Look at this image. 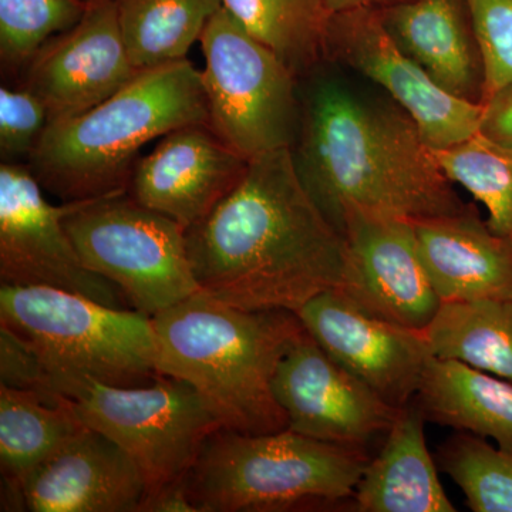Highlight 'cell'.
Masks as SVG:
<instances>
[{
  "label": "cell",
  "instance_id": "1",
  "mask_svg": "<svg viewBox=\"0 0 512 512\" xmlns=\"http://www.w3.org/2000/svg\"><path fill=\"white\" fill-rule=\"evenodd\" d=\"M185 241L200 291L247 311L296 313L336 291L345 272V237L303 187L291 148L249 160L244 180Z\"/></svg>",
  "mask_w": 512,
  "mask_h": 512
},
{
  "label": "cell",
  "instance_id": "2",
  "mask_svg": "<svg viewBox=\"0 0 512 512\" xmlns=\"http://www.w3.org/2000/svg\"><path fill=\"white\" fill-rule=\"evenodd\" d=\"M301 94L291 147L299 180L336 228L346 205L407 220L451 217L458 197L433 148L402 107L367 103L338 82L315 79ZM339 229V228H338Z\"/></svg>",
  "mask_w": 512,
  "mask_h": 512
},
{
  "label": "cell",
  "instance_id": "3",
  "mask_svg": "<svg viewBox=\"0 0 512 512\" xmlns=\"http://www.w3.org/2000/svg\"><path fill=\"white\" fill-rule=\"evenodd\" d=\"M160 375L194 386L222 429L245 434L288 429L272 382L303 329L296 313L247 311L195 293L151 318Z\"/></svg>",
  "mask_w": 512,
  "mask_h": 512
},
{
  "label": "cell",
  "instance_id": "4",
  "mask_svg": "<svg viewBox=\"0 0 512 512\" xmlns=\"http://www.w3.org/2000/svg\"><path fill=\"white\" fill-rule=\"evenodd\" d=\"M190 124H210L201 72L190 60L138 73L103 103L47 126L29 158L43 190L63 202L127 192L140 150Z\"/></svg>",
  "mask_w": 512,
  "mask_h": 512
},
{
  "label": "cell",
  "instance_id": "5",
  "mask_svg": "<svg viewBox=\"0 0 512 512\" xmlns=\"http://www.w3.org/2000/svg\"><path fill=\"white\" fill-rule=\"evenodd\" d=\"M370 457L285 429L214 431L185 476L198 512H268L353 497Z\"/></svg>",
  "mask_w": 512,
  "mask_h": 512
},
{
  "label": "cell",
  "instance_id": "6",
  "mask_svg": "<svg viewBox=\"0 0 512 512\" xmlns=\"http://www.w3.org/2000/svg\"><path fill=\"white\" fill-rule=\"evenodd\" d=\"M45 394L62 397L84 426L123 447L143 471L148 495L183 480L205 440L222 429L201 393L177 377L113 386L47 366Z\"/></svg>",
  "mask_w": 512,
  "mask_h": 512
},
{
  "label": "cell",
  "instance_id": "7",
  "mask_svg": "<svg viewBox=\"0 0 512 512\" xmlns=\"http://www.w3.org/2000/svg\"><path fill=\"white\" fill-rule=\"evenodd\" d=\"M0 325L35 346L49 367L113 386L160 376L150 316L49 286H0Z\"/></svg>",
  "mask_w": 512,
  "mask_h": 512
},
{
  "label": "cell",
  "instance_id": "8",
  "mask_svg": "<svg viewBox=\"0 0 512 512\" xmlns=\"http://www.w3.org/2000/svg\"><path fill=\"white\" fill-rule=\"evenodd\" d=\"M200 43L212 130L247 160L291 148L301 121V80L225 8L212 16Z\"/></svg>",
  "mask_w": 512,
  "mask_h": 512
},
{
  "label": "cell",
  "instance_id": "9",
  "mask_svg": "<svg viewBox=\"0 0 512 512\" xmlns=\"http://www.w3.org/2000/svg\"><path fill=\"white\" fill-rule=\"evenodd\" d=\"M64 228L84 265L119 286L134 311L153 318L201 292L185 229L127 192L74 202Z\"/></svg>",
  "mask_w": 512,
  "mask_h": 512
},
{
  "label": "cell",
  "instance_id": "10",
  "mask_svg": "<svg viewBox=\"0 0 512 512\" xmlns=\"http://www.w3.org/2000/svg\"><path fill=\"white\" fill-rule=\"evenodd\" d=\"M25 163L0 164L2 284L49 286L133 309L119 286L90 271L64 228L74 202L53 205Z\"/></svg>",
  "mask_w": 512,
  "mask_h": 512
},
{
  "label": "cell",
  "instance_id": "11",
  "mask_svg": "<svg viewBox=\"0 0 512 512\" xmlns=\"http://www.w3.org/2000/svg\"><path fill=\"white\" fill-rule=\"evenodd\" d=\"M338 228L346 265L336 292L375 318L423 332L443 302L424 268L414 222L346 205Z\"/></svg>",
  "mask_w": 512,
  "mask_h": 512
},
{
  "label": "cell",
  "instance_id": "12",
  "mask_svg": "<svg viewBox=\"0 0 512 512\" xmlns=\"http://www.w3.org/2000/svg\"><path fill=\"white\" fill-rule=\"evenodd\" d=\"M325 62L343 64L382 86L419 126L434 150L456 146L480 130V104L441 89L397 45L379 9L332 13L325 33Z\"/></svg>",
  "mask_w": 512,
  "mask_h": 512
},
{
  "label": "cell",
  "instance_id": "13",
  "mask_svg": "<svg viewBox=\"0 0 512 512\" xmlns=\"http://www.w3.org/2000/svg\"><path fill=\"white\" fill-rule=\"evenodd\" d=\"M272 389L289 430L340 446L367 448L402 412L332 359L305 328L279 362Z\"/></svg>",
  "mask_w": 512,
  "mask_h": 512
},
{
  "label": "cell",
  "instance_id": "14",
  "mask_svg": "<svg viewBox=\"0 0 512 512\" xmlns=\"http://www.w3.org/2000/svg\"><path fill=\"white\" fill-rule=\"evenodd\" d=\"M131 63L114 0L89 2L74 28L50 39L19 82L45 104L50 123L73 119L133 82Z\"/></svg>",
  "mask_w": 512,
  "mask_h": 512
},
{
  "label": "cell",
  "instance_id": "15",
  "mask_svg": "<svg viewBox=\"0 0 512 512\" xmlns=\"http://www.w3.org/2000/svg\"><path fill=\"white\" fill-rule=\"evenodd\" d=\"M296 316L320 348L387 403L403 409L416 397L433 356L423 332L362 312L336 291L315 296Z\"/></svg>",
  "mask_w": 512,
  "mask_h": 512
},
{
  "label": "cell",
  "instance_id": "16",
  "mask_svg": "<svg viewBox=\"0 0 512 512\" xmlns=\"http://www.w3.org/2000/svg\"><path fill=\"white\" fill-rule=\"evenodd\" d=\"M249 160L210 124H190L161 137L138 158L127 194L184 229L204 220L244 180Z\"/></svg>",
  "mask_w": 512,
  "mask_h": 512
},
{
  "label": "cell",
  "instance_id": "17",
  "mask_svg": "<svg viewBox=\"0 0 512 512\" xmlns=\"http://www.w3.org/2000/svg\"><path fill=\"white\" fill-rule=\"evenodd\" d=\"M148 495L143 471L106 434L84 426L23 485V511L138 512Z\"/></svg>",
  "mask_w": 512,
  "mask_h": 512
},
{
  "label": "cell",
  "instance_id": "18",
  "mask_svg": "<svg viewBox=\"0 0 512 512\" xmlns=\"http://www.w3.org/2000/svg\"><path fill=\"white\" fill-rule=\"evenodd\" d=\"M413 222L441 302L512 299V238L491 231L476 208Z\"/></svg>",
  "mask_w": 512,
  "mask_h": 512
},
{
  "label": "cell",
  "instance_id": "19",
  "mask_svg": "<svg viewBox=\"0 0 512 512\" xmlns=\"http://www.w3.org/2000/svg\"><path fill=\"white\" fill-rule=\"evenodd\" d=\"M379 10L397 45L441 89L481 106L484 66L466 0H407Z\"/></svg>",
  "mask_w": 512,
  "mask_h": 512
},
{
  "label": "cell",
  "instance_id": "20",
  "mask_svg": "<svg viewBox=\"0 0 512 512\" xmlns=\"http://www.w3.org/2000/svg\"><path fill=\"white\" fill-rule=\"evenodd\" d=\"M417 404H407L384 436L382 450L370 458L357 484L355 503L362 512H454L427 448Z\"/></svg>",
  "mask_w": 512,
  "mask_h": 512
},
{
  "label": "cell",
  "instance_id": "21",
  "mask_svg": "<svg viewBox=\"0 0 512 512\" xmlns=\"http://www.w3.org/2000/svg\"><path fill=\"white\" fill-rule=\"evenodd\" d=\"M83 427L56 394L0 386L2 510L23 511V485Z\"/></svg>",
  "mask_w": 512,
  "mask_h": 512
},
{
  "label": "cell",
  "instance_id": "22",
  "mask_svg": "<svg viewBox=\"0 0 512 512\" xmlns=\"http://www.w3.org/2000/svg\"><path fill=\"white\" fill-rule=\"evenodd\" d=\"M414 399L426 420L494 439L512 454V382L431 356Z\"/></svg>",
  "mask_w": 512,
  "mask_h": 512
},
{
  "label": "cell",
  "instance_id": "23",
  "mask_svg": "<svg viewBox=\"0 0 512 512\" xmlns=\"http://www.w3.org/2000/svg\"><path fill=\"white\" fill-rule=\"evenodd\" d=\"M423 335L434 357L512 382V299L443 302Z\"/></svg>",
  "mask_w": 512,
  "mask_h": 512
},
{
  "label": "cell",
  "instance_id": "24",
  "mask_svg": "<svg viewBox=\"0 0 512 512\" xmlns=\"http://www.w3.org/2000/svg\"><path fill=\"white\" fill-rule=\"evenodd\" d=\"M128 57L137 70L187 59L222 0H114Z\"/></svg>",
  "mask_w": 512,
  "mask_h": 512
},
{
  "label": "cell",
  "instance_id": "25",
  "mask_svg": "<svg viewBox=\"0 0 512 512\" xmlns=\"http://www.w3.org/2000/svg\"><path fill=\"white\" fill-rule=\"evenodd\" d=\"M224 8L281 57L299 80L325 62V0H222Z\"/></svg>",
  "mask_w": 512,
  "mask_h": 512
},
{
  "label": "cell",
  "instance_id": "26",
  "mask_svg": "<svg viewBox=\"0 0 512 512\" xmlns=\"http://www.w3.org/2000/svg\"><path fill=\"white\" fill-rule=\"evenodd\" d=\"M434 154L454 184L483 202L491 231L512 238V148L477 133Z\"/></svg>",
  "mask_w": 512,
  "mask_h": 512
},
{
  "label": "cell",
  "instance_id": "27",
  "mask_svg": "<svg viewBox=\"0 0 512 512\" xmlns=\"http://www.w3.org/2000/svg\"><path fill=\"white\" fill-rule=\"evenodd\" d=\"M87 6L84 0H0L3 79L18 83L37 52L53 37L74 28Z\"/></svg>",
  "mask_w": 512,
  "mask_h": 512
},
{
  "label": "cell",
  "instance_id": "28",
  "mask_svg": "<svg viewBox=\"0 0 512 512\" xmlns=\"http://www.w3.org/2000/svg\"><path fill=\"white\" fill-rule=\"evenodd\" d=\"M439 464L476 512H512V454L476 434L458 433L439 448Z\"/></svg>",
  "mask_w": 512,
  "mask_h": 512
},
{
  "label": "cell",
  "instance_id": "29",
  "mask_svg": "<svg viewBox=\"0 0 512 512\" xmlns=\"http://www.w3.org/2000/svg\"><path fill=\"white\" fill-rule=\"evenodd\" d=\"M484 66L481 106L512 86V0H466Z\"/></svg>",
  "mask_w": 512,
  "mask_h": 512
},
{
  "label": "cell",
  "instance_id": "30",
  "mask_svg": "<svg viewBox=\"0 0 512 512\" xmlns=\"http://www.w3.org/2000/svg\"><path fill=\"white\" fill-rule=\"evenodd\" d=\"M49 113L35 94L20 86L3 83L0 87V160L28 164L39 146Z\"/></svg>",
  "mask_w": 512,
  "mask_h": 512
},
{
  "label": "cell",
  "instance_id": "31",
  "mask_svg": "<svg viewBox=\"0 0 512 512\" xmlns=\"http://www.w3.org/2000/svg\"><path fill=\"white\" fill-rule=\"evenodd\" d=\"M46 379L47 366L35 346L0 325V386L45 394Z\"/></svg>",
  "mask_w": 512,
  "mask_h": 512
},
{
  "label": "cell",
  "instance_id": "32",
  "mask_svg": "<svg viewBox=\"0 0 512 512\" xmlns=\"http://www.w3.org/2000/svg\"><path fill=\"white\" fill-rule=\"evenodd\" d=\"M478 133L512 148V86L484 103Z\"/></svg>",
  "mask_w": 512,
  "mask_h": 512
},
{
  "label": "cell",
  "instance_id": "33",
  "mask_svg": "<svg viewBox=\"0 0 512 512\" xmlns=\"http://www.w3.org/2000/svg\"><path fill=\"white\" fill-rule=\"evenodd\" d=\"M184 478L183 480L175 481L173 484L165 485L156 493L148 495L141 511L198 512V508L192 503L190 494H188Z\"/></svg>",
  "mask_w": 512,
  "mask_h": 512
},
{
  "label": "cell",
  "instance_id": "34",
  "mask_svg": "<svg viewBox=\"0 0 512 512\" xmlns=\"http://www.w3.org/2000/svg\"><path fill=\"white\" fill-rule=\"evenodd\" d=\"M407 0H325L326 9L332 13L346 12L355 9H383Z\"/></svg>",
  "mask_w": 512,
  "mask_h": 512
},
{
  "label": "cell",
  "instance_id": "35",
  "mask_svg": "<svg viewBox=\"0 0 512 512\" xmlns=\"http://www.w3.org/2000/svg\"><path fill=\"white\" fill-rule=\"evenodd\" d=\"M84 2L89 3V2H93V0H84Z\"/></svg>",
  "mask_w": 512,
  "mask_h": 512
}]
</instances>
